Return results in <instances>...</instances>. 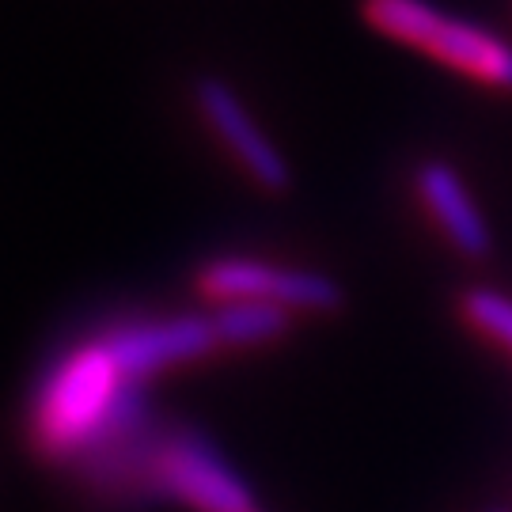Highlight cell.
Listing matches in <instances>:
<instances>
[{"label":"cell","instance_id":"6da1fadb","mask_svg":"<svg viewBox=\"0 0 512 512\" xmlns=\"http://www.w3.org/2000/svg\"><path fill=\"white\" fill-rule=\"evenodd\" d=\"M31 444L54 463H84L145 429L141 384L118 365L107 338L57 357L31 403Z\"/></svg>","mask_w":512,"mask_h":512},{"label":"cell","instance_id":"8992f818","mask_svg":"<svg viewBox=\"0 0 512 512\" xmlns=\"http://www.w3.org/2000/svg\"><path fill=\"white\" fill-rule=\"evenodd\" d=\"M418 194L429 217L437 220V228L448 236V243L463 251L467 258H482L490 251V228L471 202L467 186L459 183V175L448 164H425L418 171Z\"/></svg>","mask_w":512,"mask_h":512},{"label":"cell","instance_id":"5b68a950","mask_svg":"<svg viewBox=\"0 0 512 512\" xmlns=\"http://www.w3.org/2000/svg\"><path fill=\"white\" fill-rule=\"evenodd\" d=\"M198 107H202L205 122L213 126V133L228 145V152L243 164V171L255 183H262L266 190H285L289 186V167L281 160V152L251 122V114L243 110L232 88H224L217 80H202L198 84Z\"/></svg>","mask_w":512,"mask_h":512},{"label":"cell","instance_id":"7a4b0ae2","mask_svg":"<svg viewBox=\"0 0 512 512\" xmlns=\"http://www.w3.org/2000/svg\"><path fill=\"white\" fill-rule=\"evenodd\" d=\"M365 16L376 31L418 46L471 80L512 92V46L475 23L444 16L425 0H365Z\"/></svg>","mask_w":512,"mask_h":512},{"label":"cell","instance_id":"9c48e42d","mask_svg":"<svg viewBox=\"0 0 512 512\" xmlns=\"http://www.w3.org/2000/svg\"><path fill=\"white\" fill-rule=\"evenodd\" d=\"M494 512H509V509H494Z\"/></svg>","mask_w":512,"mask_h":512},{"label":"cell","instance_id":"ba28073f","mask_svg":"<svg viewBox=\"0 0 512 512\" xmlns=\"http://www.w3.org/2000/svg\"><path fill=\"white\" fill-rule=\"evenodd\" d=\"M463 319L486 338H494L512 353V300L490 289H475L463 296Z\"/></svg>","mask_w":512,"mask_h":512},{"label":"cell","instance_id":"3957f363","mask_svg":"<svg viewBox=\"0 0 512 512\" xmlns=\"http://www.w3.org/2000/svg\"><path fill=\"white\" fill-rule=\"evenodd\" d=\"M198 289L217 304H274L285 311H330L342 304L338 285L311 270H285L255 258H217L202 266Z\"/></svg>","mask_w":512,"mask_h":512},{"label":"cell","instance_id":"52a82bcc","mask_svg":"<svg viewBox=\"0 0 512 512\" xmlns=\"http://www.w3.org/2000/svg\"><path fill=\"white\" fill-rule=\"evenodd\" d=\"M213 323L224 346H262L289 330V311L274 304H220Z\"/></svg>","mask_w":512,"mask_h":512},{"label":"cell","instance_id":"277c9868","mask_svg":"<svg viewBox=\"0 0 512 512\" xmlns=\"http://www.w3.org/2000/svg\"><path fill=\"white\" fill-rule=\"evenodd\" d=\"M118 365L126 368L137 384H145L152 372L171 365L198 361L205 353L220 349L213 315H171V319H145V323H122L103 334Z\"/></svg>","mask_w":512,"mask_h":512}]
</instances>
